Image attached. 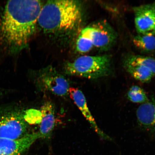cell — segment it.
I'll use <instances>...</instances> for the list:
<instances>
[{
    "instance_id": "6da1fadb",
    "label": "cell",
    "mask_w": 155,
    "mask_h": 155,
    "mask_svg": "<svg viewBox=\"0 0 155 155\" xmlns=\"http://www.w3.org/2000/svg\"><path fill=\"white\" fill-rule=\"evenodd\" d=\"M43 5L37 0L7 1L0 17V46L6 53L16 55L28 47Z\"/></svg>"
},
{
    "instance_id": "7a4b0ae2",
    "label": "cell",
    "mask_w": 155,
    "mask_h": 155,
    "mask_svg": "<svg viewBox=\"0 0 155 155\" xmlns=\"http://www.w3.org/2000/svg\"><path fill=\"white\" fill-rule=\"evenodd\" d=\"M82 19V8L78 1L53 0L44 3L38 25L45 33L63 35L74 30Z\"/></svg>"
},
{
    "instance_id": "3957f363",
    "label": "cell",
    "mask_w": 155,
    "mask_h": 155,
    "mask_svg": "<svg viewBox=\"0 0 155 155\" xmlns=\"http://www.w3.org/2000/svg\"><path fill=\"white\" fill-rule=\"evenodd\" d=\"M64 71L69 75L89 79L109 76L113 72L111 58L108 55L83 56L67 63Z\"/></svg>"
},
{
    "instance_id": "277c9868",
    "label": "cell",
    "mask_w": 155,
    "mask_h": 155,
    "mask_svg": "<svg viewBox=\"0 0 155 155\" xmlns=\"http://www.w3.org/2000/svg\"><path fill=\"white\" fill-rule=\"evenodd\" d=\"M25 113L15 105L0 106V138L19 139L29 134Z\"/></svg>"
},
{
    "instance_id": "5b68a950",
    "label": "cell",
    "mask_w": 155,
    "mask_h": 155,
    "mask_svg": "<svg viewBox=\"0 0 155 155\" xmlns=\"http://www.w3.org/2000/svg\"><path fill=\"white\" fill-rule=\"evenodd\" d=\"M35 83L37 88L41 91L51 92L60 97L67 96L69 94L70 87L68 81L51 66L38 71Z\"/></svg>"
},
{
    "instance_id": "8992f818",
    "label": "cell",
    "mask_w": 155,
    "mask_h": 155,
    "mask_svg": "<svg viewBox=\"0 0 155 155\" xmlns=\"http://www.w3.org/2000/svg\"><path fill=\"white\" fill-rule=\"evenodd\" d=\"M81 35L91 41L93 46L103 51H107L114 45L117 35L106 20H100L87 26L81 31Z\"/></svg>"
},
{
    "instance_id": "52a82bcc",
    "label": "cell",
    "mask_w": 155,
    "mask_h": 155,
    "mask_svg": "<svg viewBox=\"0 0 155 155\" xmlns=\"http://www.w3.org/2000/svg\"><path fill=\"white\" fill-rule=\"evenodd\" d=\"M136 29L139 35H155V2L135 7Z\"/></svg>"
},
{
    "instance_id": "ba28073f",
    "label": "cell",
    "mask_w": 155,
    "mask_h": 155,
    "mask_svg": "<svg viewBox=\"0 0 155 155\" xmlns=\"http://www.w3.org/2000/svg\"><path fill=\"white\" fill-rule=\"evenodd\" d=\"M40 138L38 132L29 133L19 139L0 138V155H22Z\"/></svg>"
},
{
    "instance_id": "9c48e42d",
    "label": "cell",
    "mask_w": 155,
    "mask_h": 155,
    "mask_svg": "<svg viewBox=\"0 0 155 155\" xmlns=\"http://www.w3.org/2000/svg\"><path fill=\"white\" fill-rule=\"evenodd\" d=\"M69 94L97 134L104 140L112 141L111 137L106 134L97 125L87 105L86 97L81 91L78 88L71 87L70 88Z\"/></svg>"
},
{
    "instance_id": "30bf717a",
    "label": "cell",
    "mask_w": 155,
    "mask_h": 155,
    "mask_svg": "<svg viewBox=\"0 0 155 155\" xmlns=\"http://www.w3.org/2000/svg\"><path fill=\"white\" fill-rule=\"evenodd\" d=\"M136 115L138 125L141 128L155 133V96L139 107Z\"/></svg>"
},
{
    "instance_id": "8fae6325",
    "label": "cell",
    "mask_w": 155,
    "mask_h": 155,
    "mask_svg": "<svg viewBox=\"0 0 155 155\" xmlns=\"http://www.w3.org/2000/svg\"><path fill=\"white\" fill-rule=\"evenodd\" d=\"M55 107L51 102H46L41 107V119L39 131L40 137L48 139L51 137L55 123Z\"/></svg>"
},
{
    "instance_id": "7c38bea8",
    "label": "cell",
    "mask_w": 155,
    "mask_h": 155,
    "mask_svg": "<svg viewBox=\"0 0 155 155\" xmlns=\"http://www.w3.org/2000/svg\"><path fill=\"white\" fill-rule=\"evenodd\" d=\"M124 66L130 74L140 82H150L154 76L147 68L131 61L128 57L126 58L124 61Z\"/></svg>"
},
{
    "instance_id": "4fadbf2b",
    "label": "cell",
    "mask_w": 155,
    "mask_h": 155,
    "mask_svg": "<svg viewBox=\"0 0 155 155\" xmlns=\"http://www.w3.org/2000/svg\"><path fill=\"white\" fill-rule=\"evenodd\" d=\"M133 42L136 47L143 51L150 52L155 50L154 36L139 34L133 38Z\"/></svg>"
},
{
    "instance_id": "5bb4252c",
    "label": "cell",
    "mask_w": 155,
    "mask_h": 155,
    "mask_svg": "<svg viewBox=\"0 0 155 155\" xmlns=\"http://www.w3.org/2000/svg\"><path fill=\"white\" fill-rule=\"evenodd\" d=\"M128 99L135 103L143 104L148 101L149 99L144 90L137 86H132L127 93Z\"/></svg>"
},
{
    "instance_id": "9a60e30c",
    "label": "cell",
    "mask_w": 155,
    "mask_h": 155,
    "mask_svg": "<svg viewBox=\"0 0 155 155\" xmlns=\"http://www.w3.org/2000/svg\"><path fill=\"white\" fill-rule=\"evenodd\" d=\"M135 62L147 68L154 76L155 75V59L145 56L132 55L128 57Z\"/></svg>"
},
{
    "instance_id": "2e32d148",
    "label": "cell",
    "mask_w": 155,
    "mask_h": 155,
    "mask_svg": "<svg viewBox=\"0 0 155 155\" xmlns=\"http://www.w3.org/2000/svg\"><path fill=\"white\" fill-rule=\"evenodd\" d=\"M93 46L90 39L80 35L76 42V48L78 51L81 53H86L90 51Z\"/></svg>"
},
{
    "instance_id": "e0dca14e",
    "label": "cell",
    "mask_w": 155,
    "mask_h": 155,
    "mask_svg": "<svg viewBox=\"0 0 155 155\" xmlns=\"http://www.w3.org/2000/svg\"><path fill=\"white\" fill-rule=\"evenodd\" d=\"M25 117L28 124L40 123L41 119V112L36 110H29L25 112Z\"/></svg>"
},
{
    "instance_id": "ac0fdd59",
    "label": "cell",
    "mask_w": 155,
    "mask_h": 155,
    "mask_svg": "<svg viewBox=\"0 0 155 155\" xmlns=\"http://www.w3.org/2000/svg\"><path fill=\"white\" fill-rule=\"evenodd\" d=\"M11 92L9 90L0 87V99L3 98V97L8 94Z\"/></svg>"
}]
</instances>
